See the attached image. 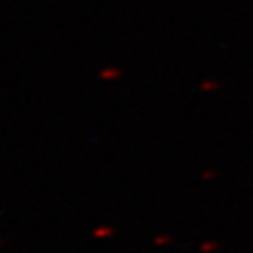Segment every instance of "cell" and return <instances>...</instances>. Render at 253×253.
I'll return each instance as SVG.
<instances>
[{"instance_id": "obj_1", "label": "cell", "mask_w": 253, "mask_h": 253, "mask_svg": "<svg viewBox=\"0 0 253 253\" xmlns=\"http://www.w3.org/2000/svg\"><path fill=\"white\" fill-rule=\"evenodd\" d=\"M0 243H2V241H0Z\"/></svg>"}]
</instances>
